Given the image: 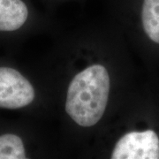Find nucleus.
Masks as SVG:
<instances>
[{
    "label": "nucleus",
    "mask_w": 159,
    "mask_h": 159,
    "mask_svg": "<svg viewBox=\"0 0 159 159\" xmlns=\"http://www.w3.org/2000/svg\"><path fill=\"white\" fill-rule=\"evenodd\" d=\"M110 76L102 65L75 75L67 90L66 111L80 126H93L102 119L108 102Z\"/></svg>",
    "instance_id": "obj_1"
},
{
    "label": "nucleus",
    "mask_w": 159,
    "mask_h": 159,
    "mask_svg": "<svg viewBox=\"0 0 159 159\" xmlns=\"http://www.w3.org/2000/svg\"><path fill=\"white\" fill-rule=\"evenodd\" d=\"M33 86L17 70L0 67V107L19 109L34 101Z\"/></svg>",
    "instance_id": "obj_2"
},
{
    "label": "nucleus",
    "mask_w": 159,
    "mask_h": 159,
    "mask_svg": "<svg viewBox=\"0 0 159 159\" xmlns=\"http://www.w3.org/2000/svg\"><path fill=\"white\" fill-rule=\"evenodd\" d=\"M111 158L158 159V136L153 130L128 133L116 143Z\"/></svg>",
    "instance_id": "obj_3"
},
{
    "label": "nucleus",
    "mask_w": 159,
    "mask_h": 159,
    "mask_svg": "<svg viewBox=\"0 0 159 159\" xmlns=\"http://www.w3.org/2000/svg\"><path fill=\"white\" fill-rule=\"evenodd\" d=\"M28 16L29 10L22 0H0V31L20 29Z\"/></svg>",
    "instance_id": "obj_4"
},
{
    "label": "nucleus",
    "mask_w": 159,
    "mask_h": 159,
    "mask_svg": "<svg viewBox=\"0 0 159 159\" xmlns=\"http://www.w3.org/2000/svg\"><path fill=\"white\" fill-rule=\"evenodd\" d=\"M142 20L148 38L159 43V0H144Z\"/></svg>",
    "instance_id": "obj_5"
},
{
    "label": "nucleus",
    "mask_w": 159,
    "mask_h": 159,
    "mask_svg": "<svg viewBox=\"0 0 159 159\" xmlns=\"http://www.w3.org/2000/svg\"><path fill=\"white\" fill-rule=\"evenodd\" d=\"M26 152L20 137L11 134L0 136V159H25Z\"/></svg>",
    "instance_id": "obj_6"
}]
</instances>
